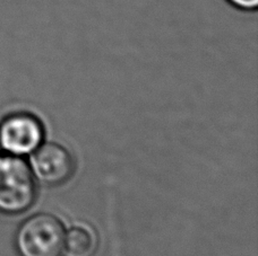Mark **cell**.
Instances as JSON below:
<instances>
[{
    "label": "cell",
    "instance_id": "cell-3",
    "mask_svg": "<svg viewBox=\"0 0 258 256\" xmlns=\"http://www.w3.org/2000/svg\"><path fill=\"white\" fill-rule=\"evenodd\" d=\"M31 172L43 185L59 186L71 180L75 172V161L63 146L47 143L40 145L33 152Z\"/></svg>",
    "mask_w": 258,
    "mask_h": 256
},
{
    "label": "cell",
    "instance_id": "cell-7",
    "mask_svg": "<svg viewBox=\"0 0 258 256\" xmlns=\"http://www.w3.org/2000/svg\"><path fill=\"white\" fill-rule=\"evenodd\" d=\"M0 148H2V147H0Z\"/></svg>",
    "mask_w": 258,
    "mask_h": 256
},
{
    "label": "cell",
    "instance_id": "cell-1",
    "mask_svg": "<svg viewBox=\"0 0 258 256\" xmlns=\"http://www.w3.org/2000/svg\"><path fill=\"white\" fill-rule=\"evenodd\" d=\"M35 199V178L26 162L15 155L0 156V212H25Z\"/></svg>",
    "mask_w": 258,
    "mask_h": 256
},
{
    "label": "cell",
    "instance_id": "cell-5",
    "mask_svg": "<svg viewBox=\"0 0 258 256\" xmlns=\"http://www.w3.org/2000/svg\"><path fill=\"white\" fill-rule=\"evenodd\" d=\"M95 248V235L87 228L74 227L66 232L63 252L67 256H91Z\"/></svg>",
    "mask_w": 258,
    "mask_h": 256
},
{
    "label": "cell",
    "instance_id": "cell-2",
    "mask_svg": "<svg viewBox=\"0 0 258 256\" xmlns=\"http://www.w3.org/2000/svg\"><path fill=\"white\" fill-rule=\"evenodd\" d=\"M64 227L50 213H36L27 218L16 232V248L21 256H61Z\"/></svg>",
    "mask_w": 258,
    "mask_h": 256
},
{
    "label": "cell",
    "instance_id": "cell-4",
    "mask_svg": "<svg viewBox=\"0 0 258 256\" xmlns=\"http://www.w3.org/2000/svg\"><path fill=\"white\" fill-rule=\"evenodd\" d=\"M42 140V124L31 114H14L0 125V147L15 156L33 153Z\"/></svg>",
    "mask_w": 258,
    "mask_h": 256
},
{
    "label": "cell",
    "instance_id": "cell-6",
    "mask_svg": "<svg viewBox=\"0 0 258 256\" xmlns=\"http://www.w3.org/2000/svg\"><path fill=\"white\" fill-rule=\"evenodd\" d=\"M234 8L243 12H254L258 7V0H227Z\"/></svg>",
    "mask_w": 258,
    "mask_h": 256
}]
</instances>
